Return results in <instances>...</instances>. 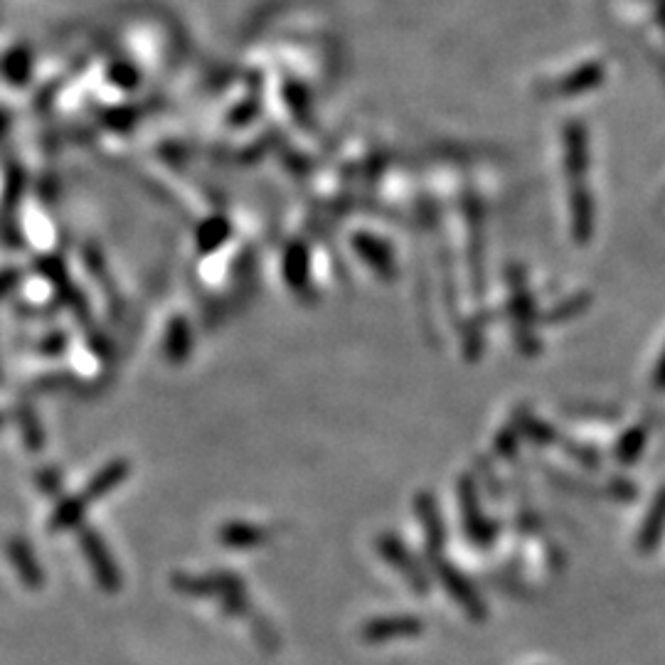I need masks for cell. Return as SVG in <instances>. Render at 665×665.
<instances>
[{
  "label": "cell",
  "instance_id": "ba28073f",
  "mask_svg": "<svg viewBox=\"0 0 665 665\" xmlns=\"http://www.w3.org/2000/svg\"><path fill=\"white\" fill-rule=\"evenodd\" d=\"M25 188V175L18 166H10L8 175H5V188H3V237L5 242L18 244V227H15V207H18L20 195H23Z\"/></svg>",
  "mask_w": 665,
  "mask_h": 665
},
{
  "label": "cell",
  "instance_id": "7c38bea8",
  "mask_svg": "<svg viewBox=\"0 0 665 665\" xmlns=\"http://www.w3.org/2000/svg\"><path fill=\"white\" fill-rule=\"evenodd\" d=\"M87 508H89V503L82 498V493H79V496L62 498L60 505L55 508V513H52L50 523H47V530H50V532H65L69 528H77V525L82 523Z\"/></svg>",
  "mask_w": 665,
  "mask_h": 665
},
{
  "label": "cell",
  "instance_id": "d6986e66",
  "mask_svg": "<svg viewBox=\"0 0 665 665\" xmlns=\"http://www.w3.org/2000/svg\"><path fill=\"white\" fill-rule=\"evenodd\" d=\"M3 427H5V417H3V414H0V432H3Z\"/></svg>",
  "mask_w": 665,
  "mask_h": 665
},
{
  "label": "cell",
  "instance_id": "6da1fadb",
  "mask_svg": "<svg viewBox=\"0 0 665 665\" xmlns=\"http://www.w3.org/2000/svg\"><path fill=\"white\" fill-rule=\"evenodd\" d=\"M79 547H82V555L87 557L89 567H92V574L94 579H97L101 592H119L121 584H124V577H121V569L116 565L104 537L94 528H79Z\"/></svg>",
  "mask_w": 665,
  "mask_h": 665
},
{
  "label": "cell",
  "instance_id": "ac0fdd59",
  "mask_svg": "<svg viewBox=\"0 0 665 665\" xmlns=\"http://www.w3.org/2000/svg\"><path fill=\"white\" fill-rule=\"evenodd\" d=\"M656 387L658 390H665V355H663L661 363H658V370H656Z\"/></svg>",
  "mask_w": 665,
  "mask_h": 665
},
{
  "label": "cell",
  "instance_id": "4fadbf2b",
  "mask_svg": "<svg viewBox=\"0 0 665 665\" xmlns=\"http://www.w3.org/2000/svg\"><path fill=\"white\" fill-rule=\"evenodd\" d=\"M663 530H665V491L656 498L646 523H643L641 535H638V550L651 552L653 547H656V542L663 537Z\"/></svg>",
  "mask_w": 665,
  "mask_h": 665
},
{
  "label": "cell",
  "instance_id": "277c9868",
  "mask_svg": "<svg viewBox=\"0 0 665 665\" xmlns=\"http://www.w3.org/2000/svg\"><path fill=\"white\" fill-rule=\"evenodd\" d=\"M377 552H380V555L385 557V560L390 562V565L395 567L397 572L402 574V577L407 579L409 584H412L414 592L429 594V579L424 577V572L417 567L414 557L409 555L407 550H404V545L397 540L395 535H380V537H377Z\"/></svg>",
  "mask_w": 665,
  "mask_h": 665
},
{
  "label": "cell",
  "instance_id": "7a4b0ae2",
  "mask_svg": "<svg viewBox=\"0 0 665 665\" xmlns=\"http://www.w3.org/2000/svg\"><path fill=\"white\" fill-rule=\"evenodd\" d=\"M432 562H434L436 574H439V579L444 582V587L449 589L451 597L459 601L461 609H464L473 621L486 619V614H488L486 601H483L481 594L476 592V587L471 584V579H468L466 574H461L454 565H449L446 560H441V557H432Z\"/></svg>",
  "mask_w": 665,
  "mask_h": 665
},
{
  "label": "cell",
  "instance_id": "e0dca14e",
  "mask_svg": "<svg viewBox=\"0 0 665 665\" xmlns=\"http://www.w3.org/2000/svg\"><path fill=\"white\" fill-rule=\"evenodd\" d=\"M18 281V271L15 269H3L0 271V299L13 289V284Z\"/></svg>",
  "mask_w": 665,
  "mask_h": 665
},
{
  "label": "cell",
  "instance_id": "30bf717a",
  "mask_svg": "<svg viewBox=\"0 0 665 665\" xmlns=\"http://www.w3.org/2000/svg\"><path fill=\"white\" fill-rule=\"evenodd\" d=\"M15 417H18V427H20V436H23L25 449L33 451V454L42 451V446H45V432H42L40 417H37L33 402H28V399L18 402V412H15Z\"/></svg>",
  "mask_w": 665,
  "mask_h": 665
},
{
  "label": "cell",
  "instance_id": "5bb4252c",
  "mask_svg": "<svg viewBox=\"0 0 665 665\" xmlns=\"http://www.w3.org/2000/svg\"><path fill=\"white\" fill-rule=\"evenodd\" d=\"M5 79L13 84H25L30 79V72H33V55H30L28 50H13L8 55V60H5Z\"/></svg>",
  "mask_w": 665,
  "mask_h": 665
},
{
  "label": "cell",
  "instance_id": "8fae6325",
  "mask_svg": "<svg viewBox=\"0 0 665 665\" xmlns=\"http://www.w3.org/2000/svg\"><path fill=\"white\" fill-rule=\"evenodd\" d=\"M269 537V532L249 523H227L220 528V542L232 550H249L257 547Z\"/></svg>",
  "mask_w": 665,
  "mask_h": 665
},
{
  "label": "cell",
  "instance_id": "2e32d148",
  "mask_svg": "<svg viewBox=\"0 0 665 665\" xmlns=\"http://www.w3.org/2000/svg\"><path fill=\"white\" fill-rule=\"evenodd\" d=\"M67 350V335L65 333H50L47 338H42V343L37 345V353L45 355V358H57Z\"/></svg>",
  "mask_w": 665,
  "mask_h": 665
},
{
  "label": "cell",
  "instance_id": "8992f818",
  "mask_svg": "<svg viewBox=\"0 0 665 665\" xmlns=\"http://www.w3.org/2000/svg\"><path fill=\"white\" fill-rule=\"evenodd\" d=\"M461 515H464L468 537H471L476 545H488V542L496 537L493 523L481 513V508H478L476 491H473L471 481H461Z\"/></svg>",
  "mask_w": 665,
  "mask_h": 665
},
{
  "label": "cell",
  "instance_id": "9a60e30c",
  "mask_svg": "<svg viewBox=\"0 0 665 665\" xmlns=\"http://www.w3.org/2000/svg\"><path fill=\"white\" fill-rule=\"evenodd\" d=\"M35 481H37V486H40V491L45 493V496L57 498L62 493V473L57 471V468H50V466L40 468V471H37V476H35Z\"/></svg>",
  "mask_w": 665,
  "mask_h": 665
},
{
  "label": "cell",
  "instance_id": "9c48e42d",
  "mask_svg": "<svg viewBox=\"0 0 665 665\" xmlns=\"http://www.w3.org/2000/svg\"><path fill=\"white\" fill-rule=\"evenodd\" d=\"M417 515L424 525V535H427L429 560H432V557H441L439 552H441V547H444L446 532H444V525H441L439 510H436V503L432 496L424 493V496L417 498Z\"/></svg>",
  "mask_w": 665,
  "mask_h": 665
},
{
  "label": "cell",
  "instance_id": "5b68a950",
  "mask_svg": "<svg viewBox=\"0 0 665 665\" xmlns=\"http://www.w3.org/2000/svg\"><path fill=\"white\" fill-rule=\"evenodd\" d=\"M424 631V624L417 616H377V619L367 621L363 629V638L370 643L392 641V638H412Z\"/></svg>",
  "mask_w": 665,
  "mask_h": 665
},
{
  "label": "cell",
  "instance_id": "52a82bcc",
  "mask_svg": "<svg viewBox=\"0 0 665 665\" xmlns=\"http://www.w3.org/2000/svg\"><path fill=\"white\" fill-rule=\"evenodd\" d=\"M129 473H131L129 461H124V459L111 461V464H106L104 468H101V471L94 473V478L87 483V488L82 491V498L87 500L89 505L97 503V500L109 496V493L114 491L116 486H121V483L129 478Z\"/></svg>",
  "mask_w": 665,
  "mask_h": 665
},
{
  "label": "cell",
  "instance_id": "3957f363",
  "mask_svg": "<svg viewBox=\"0 0 665 665\" xmlns=\"http://www.w3.org/2000/svg\"><path fill=\"white\" fill-rule=\"evenodd\" d=\"M5 555H8L10 565H13L15 574L23 582L25 589L30 592H37V589L45 587V572H42L40 560H37L33 545H30L25 537L13 535L8 542H5Z\"/></svg>",
  "mask_w": 665,
  "mask_h": 665
}]
</instances>
